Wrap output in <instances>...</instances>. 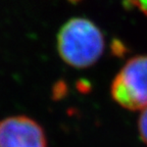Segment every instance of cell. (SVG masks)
<instances>
[{"label":"cell","instance_id":"1","mask_svg":"<svg viewBox=\"0 0 147 147\" xmlns=\"http://www.w3.org/2000/svg\"><path fill=\"white\" fill-rule=\"evenodd\" d=\"M57 50L67 64L76 69H86L101 57L104 37L99 28L87 18H71L59 30Z\"/></svg>","mask_w":147,"mask_h":147},{"label":"cell","instance_id":"2","mask_svg":"<svg viewBox=\"0 0 147 147\" xmlns=\"http://www.w3.org/2000/svg\"><path fill=\"white\" fill-rule=\"evenodd\" d=\"M110 94L119 106L142 110L147 106V55L129 59L115 77Z\"/></svg>","mask_w":147,"mask_h":147},{"label":"cell","instance_id":"3","mask_svg":"<svg viewBox=\"0 0 147 147\" xmlns=\"http://www.w3.org/2000/svg\"><path fill=\"white\" fill-rule=\"evenodd\" d=\"M0 147H47V138L35 119L12 115L0 121Z\"/></svg>","mask_w":147,"mask_h":147},{"label":"cell","instance_id":"4","mask_svg":"<svg viewBox=\"0 0 147 147\" xmlns=\"http://www.w3.org/2000/svg\"><path fill=\"white\" fill-rule=\"evenodd\" d=\"M138 131L141 140L147 145V106L142 109L138 119Z\"/></svg>","mask_w":147,"mask_h":147},{"label":"cell","instance_id":"5","mask_svg":"<svg viewBox=\"0 0 147 147\" xmlns=\"http://www.w3.org/2000/svg\"><path fill=\"white\" fill-rule=\"evenodd\" d=\"M129 6L137 8L142 13L147 16V0H126Z\"/></svg>","mask_w":147,"mask_h":147},{"label":"cell","instance_id":"6","mask_svg":"<svg viewBox=\"0 0 147 147\" xmlns=\"http://www.w3.org/2000/svg\"><path fill=\"white\" fill-rule=\"evenodd\" d=\"M69 1H71V2H78V1H80V0H69Z\"/></svg>","mask_w":147,"mask_h":147}]
</instances>
